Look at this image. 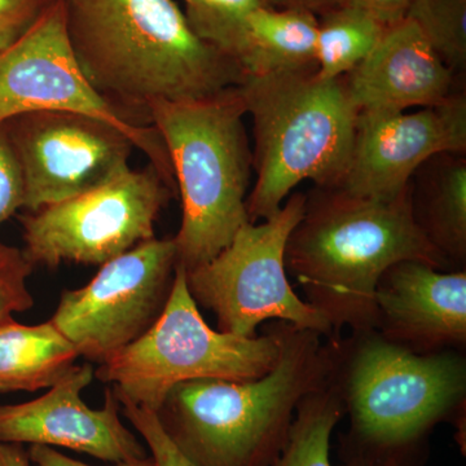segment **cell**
Returning <instances> with one entry per match:
<instances>
[{"instance_id": "28", "label": "cell", "mask_w": 466, "mask_h": 466, "mask_svg": "<svg viewBox=\"0 0 466 466\" xmlns=\"http://www.w3.org/2000/svg\"><path fill=\"white\" fill-rule=\"evenodd\" d=\"M346 3L364 9L383 25L390 27L407 17L410 0H348Z\"/></svg>"}, {"instance_id": "25", "label": "cell", "mask_w": 466, "mask_h": 466, "mask_svg": "<svg viewBox=\"0 0 466 466\" xmlns=\"http://www.w3.org/2000/svg\"><path fill=\"white\" fill-rule=\"evenodd\" d=\"M118 397V395H116ZM121 401V413L137 429V433L146 441L150 456L156 466H198L189 461L186 456L168 440L167 433L159 424L156 412L146 407L137 406L133 401L118 397Z\"/></svg>"}, {"instance_id": "18", "label": "cell", "mask_w": 466, "mask_h": 466, "mask_svg": "<svg viewBox=\"0 0 466 466\" xmlns=\"http://www.w3.org/2000/svg\"><path fill=\"white\" fill-rule=\"evenodd\" d=\"M318 26L309 12L256 9L245 20L232 56L247 76L317 67Z\"/></svg>"}, {"instance_id": "3", "label": "cell", "mask_w": 466, "mask_h": 466, "mask_svg": "<svg viewBox=\"0 0 466 466\" xmlns=\"http://www.w3.org/2000/svg\"><path fill=\"white\" fill-rule=\"evenodd\" d=\"M325 339L280 321V354L268 373L177 383L156 410L159 424L195 465H274L300 400L332 376L336 339Z\"/></svg>"}, {"instance_id": "12", "label": "cell", "mask_w": 466, "mask_h": 466, "mask_svg": "<svg viewBox=\"0 0 466 466\" xmlns=\"http://www.w3.org/2000/svg\"><path fill=\"white\" fill-rule=\"evenodd\" d=\"M3 126L23 177L27 211L76 198L130 170L133 142L99 119L36 110Z\"/></svg>"}, {"instance_id": "14", "label": "cell", "mask_w": 466, "mask_h": 466, "mask_svg": "<svg viewBox=\"0 0 466 466\" xmlns=\"http://www.w3.org/2000/svg\"><path fill=\"white\" fill-rule=\"evenodd\" d=\"M94 376L92 364L75 366L42 397L0 406V443L64 447L116 464L148 458L146 447L121 421L115 389H106L100 410L82 400Z\"/></svg>"}, {"instance_id": "10", "label": "cell", "mask_w": 466, "mask_h": 466, "mask_svg": "<svg viewBox=\"0 0 466 466\" xmlns=\"http://www.w3.org/2000/svg\"><path fill=\"white\" fill-rule=\"evenodd\" d=\"M173 189L152 165L128 170L57 204L20 218L25 248L35 266H101L156 238L155 223Z\"/></svg>"}, {"instance_id": "22", "label": "cell", "mask_w": 466, "mask_h": 466, "mask_svg": "<svg viewBox=\"0 0 466 466\" xmlns=\"http://www.w3.org/2000/svg\"><path fill=\"white\" fill-rule=\"evenodd\" d=\"M406 18L421 29L453 75H465L466 0H410Z\"/></svg>"}, {"instance_id": "6", "label": "cell", "mask_w": 466, "mask_h": 466, "mask_svg": "<svg viewBox=\"0 0 466 466\" xmlns=\"http://www.w3.org/2000/svg\"><path fill=\"white\" fill-rule=\"evenodd\" d=\"M146 116L164 140L182 198L174 240L177 265L191 271L226 249L250 222L253 150L244 125L247 106L238 86L208 99L156 101Z\"/></svg>"}, {"instance_id": "4", "label": "cell", "mask_w": 466, "mask_h": 466, "mask_svg": "<svg viewBox=\"0 0 466 466\" xmlns=\"http://www.w3.org/2000/svg\"><path fill=\"white\" fill-rule=\"evenodd\" d=\"M334 380L350 431L346 462L413 466L441 422H461L466 361L458 350L416 354L377 330L336 339Z\"/></svg>"}, {"instance_id": "19", "label": "cell", "mask_w": 466, "mask_h": 466, "mask_svg": "<svg viewBox=\"0 0 466 466\" xmlns=\"http://www.w3.org/2000/svg\"><path fill=\"white\" fill-rule=\"evenodd\" d=\"M79 358L75 345L52 321L0 324V392L50 389L67 375Z\"/></svg>"}, {"instance_id": "32", "label": "cell", "mask_w": 466, "mask_h": 466, "mask_svg": "<svg viewBox=\"0 0 466 466\" xmlns=\"http://www.w3.org/2000/svg\"><path fill=\"white\" fill-rule=\"evenodd\" d=\"M343 466H366V465L360 464V462L348 461V462H345V465H343Z\"/></svg>"}, {"instance_id": "1", "label": "cell", "mask_w": 466, "mask_h": 466, "mask_svg": "<svg viewBox=\"0 0 466 466\" xmlns=\"http://www.w3.org/2000/svg\"><path fill=\"white\" fill-rule=\"evenodd\" d=\"M79 66L130 112L208 99L244 84L238 61L195 33L174 0H63Z\"/></svg>"}, {"instance_id": "21", "label": "cell", "mask_w": 466, "mask_h": 466, "mask_svg": "<svg viewBox=\"0 0 466 466\" xmlns=\"http://www.w3.org/2000/svg\"><path fill=\"white\" fill-rule=\"evenodd\" d=\"M346 415L334 375L306 395L297 408L283 451L272 466H333L330 438Z\"/></svg>"}, {"instance_id": "11", "label": "cell", "mask_w": 466, "mask_h": 466, "mask_svg": "<svg viewBox=\"0 0 466 466\" xmlns=\"http://www.w3.org/2000/svg\"><path fill=\"white\" fill-rule=\"evenodd\" d=\"M177 265L174 238L144 241L101 265L85 287L64 290L51 321L79 357L103 364L157 321Z\"/></svg>"}, {"instance_id": "13", "label": "cell", "mask_w": 466, "mask_h": 466, "mask_svg": "<svg viewBox=\"0 0 466 466\" xmlns=\"http://www.w3.org/2000/svg\"><path fill=\"white\" fill-rule=\"evenodd\" d=\"M443 152L466 153L464 92L413 113H358L351 156L337 188L391 200L410 188L424 162Z\"/></svg>"}, {"instance_id": "9", "label": "cell", "mask_w": 466, "mask_h": 466, "mask_svg": "<svg viewBox=\"0 0 466 466\" xmlns=\"http://www.w3.org/2000/svg\"><path fill=\"white\" fill-rule=\"evenodd\" d=\"M36 110L76 113L113 126L177 189L167 147L155 126L137 121L85 76L70 46L63 0H55L29 32L0 52V124Z\"/></svg>"}, {"instance_id": "27", "label": "cell", "mask_w": 466, "mask_h": 466, "mask_svg": "<svg viewBox=\"0 0 466 466\" xmlns=\"http://www.w3.org/2000/svg\"><path fill=\"white\" fill-rule=\"evenodd\" d=\"M24 208V183L7 133L0 124V226Z\"/></svg>"}, {"instance_id": "31", "label": "cell", "mask_w": 466, "mask_h": 466, "mask_svg": "<svg viewBox=\"0 0 466 466\" xmlns=\"http://www.w3.org/2000/svg\"><path fill=\"white\" fill-rule=\"evenodd\" d=\"M0 466H30V459L21 444L0 443Z\"/></svg>"}, {"instance_id": "30", "label": "cell", "mask_w": 466, "mask_h": 466, "mask_svg": "<svg viewBox=\"0 0 466 466\" xmlns=\"http://www.w3.org/2000/svg\"><path fill=\"white\" fill-rule=\"evenodd\" d=\"M272 8L299 9L309 12L317 17L346 5L348 0H267Z\"/></svg>"}, {"instance_id": "26", "label": "cell", "mask_w": 466, "mask_h": 466, "mask_svg": "<svg viewBox=\"0 0 466 466\" xmlns=\"http://www.w3.org/2000/svg\"><path fill=\"white\" fill-rule=\"evenodd\" d=\"M55 0H0V52L29 32Z\"/></svg>"}, {"instance_id": "24", "label": "cell", "mask_w": 466, "mask_h": 466, "mask_svg": "<svg viewBox=\"0 0 466 466\" xmlns=\"http://www.w3.org/2000/svg\"><path fill=\"white\" fill-rule=\"evenodd\" d=\"M34 265L16 247L0 242V324L34 306L27 278Z\"/></svg>"}, {"instance_id": "7", "label": "cell", "mask_w": 466, "mask_h": 466, "mask_svg": "<svg viewBox=\"0 0 466 466\" xmlns=\"http://www.w3.org/2000/svg\"><path fill=\"white\" fill-rule=\"evenodd\" d=\"M280 354V321L263 336L238 337L211 329L177 265L164 311L142 337L100 364V381L116 395L156 410L177 383L198 379L247 381L265 376Z\"/></svg>"}, {"instance_id": "2", "label": "cell", "mask_w": 466, "mask_h": 466, "mask_svg": "<svg viewBox=\"0 0 466 466\" xmlns=\"http://www.w3.org/2000/svg\"><path fill=\"white\" fill-rule=\"evenodd\" d=\"M403 260L451 268L415 222L410 183L391 200L314 187L285 248L287 274L327 319L334 339L345 328L352 333L376 330L377 284Z\"/></svg>"}, {"instance_id": "20", "label": "cell", "mask_w": 466, "mask_h": 466, "mask_svg": "<svg viewBox=\"0 0 466 466\" xmlns=\"http://www.w3.org/2000/svg\"><path fill=\"white\" fill-rule=\"evenodd\" d=\"M317 75L337 79L349 75L370 54L388 26L354 5L318 17Z\"/></svg>"}, {"instance_id": "5", "label": "cell", "mask_w": 466, "mask_h": 466, "mask_svg": "<svg viewBox=\"0 0 466 466\" xmlns=\"http://www.w3.org/2000/svg\"><path fill=\"white\" fill-rule=\"evenodd\" d=\"M253 121L251 223L268 219L305 180L336 188L348 168L358 109L343 76L321 79L317 67L247 76L240 85Z\"/></svg>"}, {"instance_id": "23", "label": "cell", "mask_w": 466, "mask_h": 466, "mask_svg": "<svg viewBox=\"0 0 466 466\" xmlns=\"http://www.w3.org/2000/svg\"><path fill=\"white\" fill-rule=\"evenodd\" d=\"M189 25L198 36L232 56L251 12L271 7L267 0H184Z\"/></svg>"}, {"instance_id": "17", "label": "cell", "mask_w": 466, "mask_h": 466, "mask_svg": "<svg viewBox=\"0 0 466 466\" xmlns=\"http://www.w3.org/2000/svg\"><path fill=\"white\" fill-rule=\"evenodd\" d=\"M466 153L443 152L424 162L410 179L417 226L451 267L465 269Z\"/></svg>"}, {"instance_id": "15", "label": "cell", "mask_w": 466, "mask_h": 466, "mask_svg": "<svg viewBox=\"0 0 466 466\" xmlns=\"http://www.w3.org/2000/svg\"><path fill=\"white\" fill-rule=\"evenodd\" d=\"M376 330L416 352L433 354L466 343V271H441L419 260L395 263L377 284Z\"/></svg>"}, {"instance_id": "29", "label": "cell", "mask_w": 466, "mask_h": 466, "mask_svg": "<svg viewBox=\"0 0 466 466\" xmlns=\"http://www.w3.org/2000/svg\"><path fill=\"white\" fill-rule=\"evenodd\" d=\"M30 461L36 466H90L84 462L76 461L52 449V447L42 446V444H32L29 452ZM116 466H156L155 460L152 456L143 460H137L133 462H124V464H116Z\"/></svg>"}, {"instance_id": "16", "label": "cell", "mask_w": 466, "mask_h": 466, "mask_svg": "<svg viewBox=\"0 0 466 466\" xmlns=\"http://www.w3.org/2000/svg\"><path fill=\"white\" fill-rule=\"evenodd\" d=\"M343 79L358 113H400L449 99L455 75L421 29L404 18Z\"/></svg>"}, {"instance_id": "8", "label": "cell", "mask_w": 466, "mask_h": 466, "mask_svg": "<svg viewBox=\"0 0 466 466\" xmlns=\"http://www.w3.org/2000/svg\"><path fill=\"white\" fill-rule=\"evenodd\" d=\"M305 204L306 193H291L274 216L242 226L226 249L186 271L192 299L214 312L219 332L251 339L263 321L275 319L334 339L327 319L297 296L285 268L288 238Z\"/></svg>"}]
</instances>
